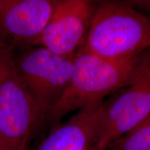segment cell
Listing matches in <instances>:
<instances>
[{
    "label": "cell",
    "mask_w": 150,
    "mask_h": 150,
    "mask_svg": "<svg viewBox=\"0 0 150 150\" xmlns=\"http://www.w3.org/2000/svg\"><path fill=\"white\" fill-rule=\"evenodd\" d=\"M105 102L79 110L50 131L35 150H88L97 145L102 132Z\"/></svg>",
    "instance_id": "8"
},
{
    "label": "cell",
    "mask_w": 150,
    "mask_h": 150,
    "mask_svg": "<svg viewBox=\"0 0 150 150\" xmlns=\"http://www.w3.org/2000/svg\"><path fill=\"white\" fill-rule=\"evenodd\" d=\"M150 47V18L127 3H97L88 32L80 48L102 59L120 61Z\"/></svg>",
    "instance_id": "2"
},
{
    "label": "cell",
    "mask_w": 150,
    "mask_h": 150,
    "mask_svg": "<svg viewBox=\"0 0 150 150\" xmlns=\"http://www.w3.org/2000/svg\"><path fill=\"white\" fill-rule=\"evenodd\" d=\"M4 1L5 0H0V7L3 5L4 3Z\"/></svg>",
    "instance_id": "10"
},
{
    "label": "cell",
    "mask_w": 150,
    "mask_h": 150,
    "mask_svg": "<svg viewBox=\"0 0 150 150\" xmlns=\"http://www.w3.org/2000/svg\"><path fill=\"white\" fill-rule=\"evenodd\" d=\"M140 55L110 61L79 49L68 86L47 112L44 123L52 131L71 112L104 101L108 95L130 85L136 77Z\"/></svg>",
    "instance_id": "1"
},
{
    "label": "cell",
    "mask_w": 150,
    "mask_h": 150,
    "mask_svg": "<svg viewBox=\"0 0 150 150\" xmlns=\"http://www.w3.org/2000/svg\"><path fill=\"white\" fill-rule=\"evenodd\" d=\"M58 0H5L0 7V45L33 46Z\"/></svg>",
    "instance_id": "7"
},
{
    "label": "cell",
    "mask_w": 150,
    "mask_h": 150,
    "mask_svg": "<svg viewBox=\"0 0 150 150\" xmlns=\"http://www.w3.org/2000/svg\"><path fill=\"white\" fill-rule=\"evenodd\" d=\"M36 47L13 54V59L19 79L45 117L68 86L75 54L61 56Z\"/></svg>",
    "instance_id": "4"
},
{
    "label": "cell",
    "mask_w": 150,
    "mask_h": 150,
    "mask_svg": "<svg viewBox=\"0 0 150 150\" xmlns=\"http://www.w3.org/2000/svg\"><path fill=\"white\" fill-rule=\"evenodd\" d=\"M150 115V47L140 55L134 81L122 93L105 102L102 132L97 144L105 150Z\"/></svg>",
    "instance_id": "5"
},
{
    "label": "cell",
    "mask_w": 150,
    "mask_h": 150,
    "mask_svg": "<svg viewBox=\"0 0 150 150\" xmlns=\"http://www.w3.org/2000/svg\"><path fill=\"white\" fill-rule=\"evenodd\" d=\"M88 150H98L96 148V146H95V147H93V148H91V149H88Z\"/></svg>",
    "instance_id": "11"
},
{
    "label": "cell",
    "mask_w": 150,
    "mask_h": 150,
    "mask_svg": "<svg viewBox=\"0 0 150 150\" xmlns=\"http://www.w3.org/2000/svg\"><path fill=\"white\" fill-rule=\"evenodd\" d=\"M13 54L0 45V150H27L45 117L18 77Z\"/></svg>",
    "instance_id": "3"
},
{
    "label": "cell",
    "mask_w": 150,
    "mask_h": 150,
    "mask_svg": "<svg viewBox=\"0 0 150 150\" xmlns=\"http://www.w3.org/2000/svg\"><path fill=\"white\" fill-rule=\"evenodd\" d=\"M96 1L58 0L45 29L33 46L61 56H74L83 45L97 8Z\"/></svg>",
    "instance_id": "6"
},
{
    "label": "cell",
    "mask_w": 150,
    "mask_h": 150,
    "mask_svg": "<svg viewBox=\"0 0 150 150\" xmlns=\"http://www.w3.org/2000/svg\"><path fill=\"white\" fill-rule=\"evenodd\" d=\"M105 150H150V115Z\"/></svg>",
    "instance_id": "9"
}]
</instances>
